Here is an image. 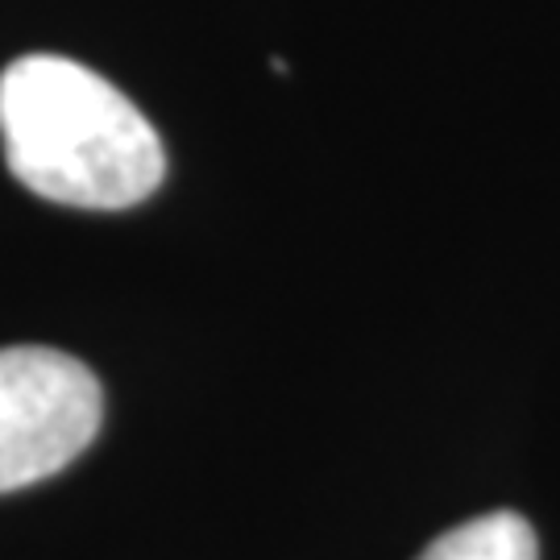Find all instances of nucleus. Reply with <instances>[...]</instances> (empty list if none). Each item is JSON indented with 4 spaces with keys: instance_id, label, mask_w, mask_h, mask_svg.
I'll list each match as a JSON object with an SVG mask.
<instances>
[{
    "instance_id": "3",
    "label": "nucleus",
    "mask_w": 560,
    "mask_h": 560,
    "mask_svg": "<svg viewBox=\"0 0 560 560\" xmlns=\"http://www.w3.org/2000/svg\"><path fill=\"white\" fill-rule=\"evenodd\" d=\"M416 560H540V544L523 515L490 511L436 536Z\"/></svg>"
},
{
    "instance_id": "2",
    "label": "nucleus",
    "mask_w": 560,
    "mask_h": 560,
    "mask_svg": "<svg viewBox=\"0 0 560 560\" xmlns=\"http://www.w3.org/2000/svg\"><path fill=\"white\" fill-rule=\"evenodd\" d=\"M101 420L104 390L83 361L46 345L0 349V494L67 469Z\"/></svg>"
},
{
    "instance_id": "1",
    "label": "nucleus",
    "mask_w": 560,
    "mask_h": 560,
    "mask_svg": "<svg viewBox=\"0 0 560 560\" xmlns=\"http://www.w3.org/2000/svg\"><path fill=\"white\" fill-rule=\"evenodd\" d=\"M0 145L21 187L67 208H133L166 175L138 104L62 55H25L0 71Z\"/></svg>"
}]
</instances>
